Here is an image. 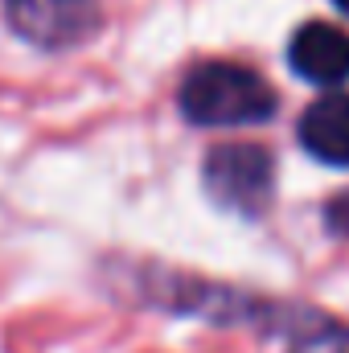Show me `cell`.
I'll return each mask as SVG.
<instances>
[{
	"label": "cell",
	"instance_id": "1",
	"mask_svg": "<svg viewBox=\"0 0 349 353\" xmlns=\"http://www.w3.org/2000/svg\"><path fill=\"white\" fill-rule=\"evenodd\" d=\"M181 115L197 128H247L275 115V90L251 66L201 62L181 83Z\"/></svg>",
	"mask_w": 349,
	"mask_h": 353
},
{
	"label": "cell",
	"instance_id": "2",
	"mask_svg": "<svg viewBox=\"0 0 349 353\" xmlns=\"http://www.w3.org/2000/svg\"><path fill=\"white\" fill-rule=\"evenodd\" d=\"M148 300L173 308V312H193L206 321H222V325H259V329H292L296 337L317 329L321 321L292 308V304H271L259 296L235 292V288H218V283H201V279H185V275H148Z\"/></svg>",
	"mask_w": 349,
	"mask_h": 353
},
{
	"label": "cell",
	"instance_id": "3",
	"mask_svg": "<svg viewBox=\"0 0 349 353\" xmlns=\"http://www.w3.org/2000/svg\"><path fill=\"white\" fill-rule=\"evenodd\" d=\"M201 181H206V193L218 205H226L243 218H259L271 205L275 161L259 144H218L206 157Z\"/></svg>",
	"mask_w": 349,
	"mask_h": 353
},
{
	"label": "cell",
	"instance_id": "4",
	"mask_svg": "<svg viewBox=\"0 0 349 353\" xmlns=\"http://www.w3.org/2000/svg\"><path fill=\"white\" fill-rule=\"evenodd\" d=\"M17 37L37 50H70L99 29V0H4Z\"/></svg>",
	"mask_w": 349,
	"mask_h": 353
},
{
	"label": "cell",
	"instance_id": "5",
	"mask_svg": "<svg viewBox=\"0 0 349 353\" xmlns=\"http://www.w3.org/2000/svg\"><path fill=\"white\" fill-rule=\"evenodd\" d=\"M288 62L300 79H308L317 87H337L349 79V33L325 25V21H312L292 37Z\"/></svg>",
	"mask_w": 349,
	"mask_h": 353
},
{
	"label": "cell",
	"instance_id": "6",
	"mask_svg": "<svg viewBox=\"0 0 349 353\" xmlns=\"http://www.w3.org/2000/svg\"><path fill=\"white\" fill-rule=\"evenodd\" d=\"M300 144L321 165L349 169V94H321L300 115Z\"/></svg>",
	"mask_w": 349,
	"mask_h": 353
},
{
	"label": "cell",
	"instance_id": "7",
	"mask_svg": "<svg viewBox=\"0 0 349 353\" xmlns=\"http://www.w3.org/2000/svg\"><path fill=\"white\" fill-rule=\"evenodd\" d=\"M288 353H349V329H341V325H325V321H321L317 329L300 333Z\"/></svg>",
	"mask_w": 349,
	"mask_h": 353
},
{
	"label": "cell",
	"instance_id": "8",
	"mask_svg": "<svg viewBox=\"0 0 349 353\" xmlns=\"http://www.w3.org/2000/svg\"><path fill=\"white\" fill-rule=\"evenodd\" d=\"M333 4H337V8H341V12L349 17V0H333Z\"/></svg>",
	"mask_w": 349,
	"mask_h": 353
}]
</instances>
